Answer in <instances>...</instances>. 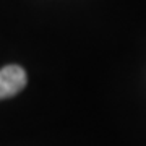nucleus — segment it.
<instances>
[{"instance_id": "1", "label": "nucleus", "mask_w": 146, "mask_h": 146, "mask_svg": "<svg viewBox=\"0 0 146 146\" xmlns=\"http://www.w3.org/2000/svg\"><path fill=\"white\" fill-rule=\"evenodd\" d=\"M28 83L25 68L20 65H7L0 68V101L21 93Z\"/></svg>"}]
</instances>
